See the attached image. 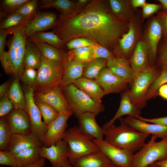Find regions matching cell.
I'll list each match as a JSON object with an SVG mask.
<instances>
[{
	"label": "cell",
	"mask_w": 167,
	"mask_h": 167,
	"mask_svg": "<svg viewBox=\"0 0 167 167\" xmlns=\"http://www.w3.org/2000/svg\"><path fill=\"white\" fill-rule=\"evenodd\" d=\"M129 22L115 14L104 2L94 0L71 13L61 14L51 28L63 43L83 38L108 49L127 31Z\"/></svg>",
	"instance_id": "obj_1"
},
{
	"label": "cell",
	"mask_w": 167,
	"mask_h": 167,
	"mask_svg": "<svg viewBox=\"0 0 167 167\" xmlns=\"http://www.w3.org/2000/svg\"><path fill=\"white\" fill-rule=\"evenodd\" d=\"M118 119L120 123L119 125L116 126L113 124L103 129L104 140L115 147L134 153L144 145L150 135L135 130L127 124L122 117Z\"/></svg>",
	"instance_id": "obj_2"
},
{
	"label": "cell",
	"mask_w": 167,
	"mask_h": 167,
	"mask_svg": "<svg viewBox=\"0 0 167 167\" xmlns=\"http://www.w3.org/2000/svg\"><path fill=\"white\" fill-rule=\"evenodd\" d=\"M67 61L51 60L42 54L41 65L33 88L34 92L46 93L59 86Z\"/></svg>",
	"instance_id": "obj_3"
},
{
	"label": "cell",
	"mask_w": 167,
	"mask_h": 167,
	"mask_svg": "<svg viewBox=\"0 0 167 167\" xmlns=\"http://www.w3.org/2000/svg\"><path fill=\"white\" fill-rule=\"evenodd\" d=\"M62 90L70 109L78 117L86 112L92 113L96 116L105 110L101 102L94 100L73 84Z\"/></svg>",
	"instance_id": "obj_4"
},
{
	"label": "cell",
	"mask_w": 167,
	"mask_h": 167,
	"mask_svg": "<svg viewBox=\"0 0 167 167\" xmlns=\"http://www.w3.org/2000/svg\"><path fill=\"white\" fill-rule=\"evenodd\" d=\"M26 25L15 26L6 29L8 34L13 35L8 45L9 49L8 52L13 69V74L15 78L19 79L24 70V58L27 41Z\"/></svg>",
	"instance_id": "obj_5"
},
{
	"label": "cell",
	"mask_w": 167,
	"mask_h": 167,
	"mask_svg": "<svg viewBox=\"0 0 167 167\" xmlns=\"http://www.w3.org/2000/svg\"><path fill=\"white\" fill-rule=\"evenodd\" d=\"M62 139L68 144V160L100 151L93 139L84 134L76 126L67 130Z\"/></svg>",
	"instance_id": "obj_6"
},
{
	"label": "cell",
	"mask_w": 167,
	"mask_h": 167,
	"mask_svg": "<svg viewBox=\"0 0 167 167\" xmlns=\"http://www.w3.org/2000/svg\"><path fill=\"white\" fill-rule=\"evenodd\" d=\"M161 71L156 65L135 75L131 89L128 90L129 96L132 103L140 110L146 105L145 96L148 89Z\"/></svg>",
	"instance_id": "obj_7"
},
{
	"label": "cell",
	"mask_w": 167,
	"mask_h": 167,
	"mask_svg": "<svg viewBox=\"0 0 167 167\" xmlns=\"http://www.w3.org/2000/svg\"><path fill=\"white\" fill-rule=\"evenodd\" d=\"M157 137L151 139L134 154L132 167H147L157 161L167 158V138L156 142Z\"/></svg>",
	"instance_id": "obj_8"
},
{
	"label": "cell",
	"mask_w": 167,
	"mask_h": 167,
	"mask_svg": "<svg viewBox=\"0 0 167 167\" xmlns=\"http://www.w3.org/2000/svg\"><path fill=\"white\" fill-rule=\"evenodd\" d=\"M26 98L24 110L28 114L31 122V133L40 141L47 131L48 126L41 120V114L34 101L33 88L23 85Z\"/></svg>",
	"instance_id": "obj_9"
},
{
	"label": "cell",
	"mask_w": 167,
	"mask_h": 167,
	"mask_svg": "<svg viewBox=\"0 0 167 167\" xmlns=\"http://www.w3.org/2000/svg\"><path fill=\"white\" fill-rule=\"evenodd\" d=\"M73 114L71 109L59 112L57 118L48 126L47 131L40 140L42 145L49 147L62 139L66 131L67 121Z\"/></svg>",
	"instance_id": "obj_10"
},
{
	"label": "cell",
	"mask_w": 167,
	"mask_h": 167,
	"mask_svg": "<svg viewBox=\"0 0 167 167\" xmlns=\"http://www.w3.org/2000/svg\"><path fill=\"white\" fill-rule=\"evenodd\" d=\"M95 80L102 89L105 95L120 93L130 86L128 80L115 75L106 67L101 71Z\"/></svg>",
	"instance_id": "obj_11"
},
{
	"label": "cell",
	"mask_w": 167,
	"mask_h": 167,
	"mask_svg": "<svg viewBox=\"0 0 167 167\" xmlns=\"http://www.w3.org/2000/svg\"><path fill=\"white\" fill-rule=\"evenodd\" d=\"M93 140L100 150L108 156L113 165L121 167H132L134 153L115 147L104 140Z\"/></svg>",
	"instance_id": "obj_12"
},
{
	"label": "cell",
	"mask_w": 167,
	"mask_h": 167,
	"mask_svg": "<svg viewBox=\"0 0 167 167\" xmlns=\"http://www.w3.org/2000/svg\"><path fill=\"white\" fill-rule=\"evenodd\" d=\"M162 31L161 25L156 17L149 24L146 31L145 41L148 49L149 62L151 66L156 62L158 45L161 39Z\"/></svg>",
	"instance_id": "obj_13"
},
{
	"label": "cell",
	"mask_w": 167,
	"mask_h": 167,
	"mask_svg": "<svg viewBox=\"0 0 167 167\" xmlns=\"http://www.w3.org/2000/svg\"><path fill=\"white\" fill-rule=\"evenodd\" d=\"M69 146L67 143L62 139L49 147L42 145L40 150L41 157L47 159L52 167H62L67 158Z\"/></svg>",
	"instance_id": "obj_14"
},
{
	"label": "cell",
	"mask_w": 167,
	"mask_h": 167,
	"mask_svg": "<svg viewBox=\"0 0 167 167\" xmlns=\"http://www.w3.org/2000/svg\"><path fill=\"white\" fill-rule=\"evenodd\" d=\"M62 88L58 86L46 93L34 92L36 102L46 103L51 105L59 112L71 109Z\"/></svg>",
	"instance_id": "obj_15"
},
{
	"label": "cell",
	"mask_w": 167,
	"mask_h": 167,
	"mask_svg": "<svg viewBox=\"0 0 167 167\" xmlns=\"http://www.w3.org/2000/svg\"><path fill=\"white\" fill-rule=\"evenodd\" d=\"M5 117L12 134L31 133L30 118L25 110L14 108Z\"/></svg>",
	"instance_id": "obj_16"
},
{
	"label": "cell",
	"mask_w": 167,
	"mask_h": 167,
	"mask_svg": "<svg viewBox=\"0 0 167 167\" xmlns=\"http://www.w3.org/2000/svg\"><path fill=\"white\" fill-rule=\"evenodd\" d=\"M139 34L138 26L133 19L129 22L127 31L122 35L118 41L120 51L118 58H130L137 43Z\"/></svg>",
	"instance_id": "obj_17"
},
{
	"label": "cell",
	"mask_w": 167,
	"mask_h": 167,
	"mask_svg": "<svg viewBox=\"0 0 167 167\" xmlns=\"http://www.w3.org/2000/svg\"><path fill=\"white\" fill-rule=\"evenodd\" d=\"M129 61L135 75L152 67L149 61L147 45L144 41L137 42Z\"/></svg>",
	"instance_id": "obj_18"
},
{
	"label": "cell",
	"mask_w": 167,
	"mask_h": 167,
	"mask_svg": "<svg viewBox=\"0 0 167 167\" xmlns=\"http://www.w3.org/2000/svg\"><path fill=\"white\" fill-rule=\"evenodd\" d=\"M125 122L135 130L143 133L152 135L164 139L167 138V126L154 123H149L132 116L124 118Z\"/></svg>",
	"instance_id": "obj_19"
},
{
	"label": "cell",
	"mask_w": 167,
	"mask_h": 167,
	"mask_svg": "<svg viewBox=\"0 0 167 167\" xmlns=\"http://www.w3.org/2000/svg\"><path fill=\"white\" fill-rule=\"evenodd\" d=\"M73 167H109L113 165L108 156L99 151L81 157L68 160Z\"/></svg>",
	"instance_id": "obj_20"
},
{
	"label": "cell",
	"mask_w": 167,
	"mask_h": 167,
	"mask_svg": "<svg viewBox=\"0 0 167 167\" xmlns=\"http://www.w3.org/2000/svg\"><path fill=\"white\" fill-rule=\"evenodd\" d=\"M94 113L86 112L80 115L78 118L79 121L80 130L85 135L93 139L104 140L103 130L97 124Z\"/></svg>",
	"instance_id": "obj_21"
},
{
	"label": "cell",
	"mask_w": 167,
	"mask_h": 167,
	"mask_svg": "<svg viewBox=\"0 0 167 167\" xmlns=\"http://www.w3.org/2000/svg\"><path fill=\"white\" fill-rule=\"evenodd\" d=\"M57 19V16L53 13L42 12L35 15L34 18L25 26L26 38L36 32H43L52 28Z\"/></svg>",
	"instance_id": "obj_22"
},
{
	"label": "cell",
	"mask_w": 167,
	"mask_h": 167,
	"mask_svg": "<svg viewBox=\"0 0 167 167\" xmlns=\"http://www.w3.org/2000/svg\"><path fill=\"white\" fill-rule=\"evenodd\" d=\"M42 145L41 142L31 133L28 135L14 133L12 134L6 151L15 155L30 147Z\"/></svg>",
	"instance_id": "obj_23"
},
{
	"label": "cell",
	"mask_w": 167,
	"mask_h": 167,
	"mask_svg": "<svg viewBox=\"0 0 167 167\" xmlns=\"http://www.w3.org/2000/svg\"><path fill=\"white\" fill-rule=\"evenodd\" d=\"M141 114V110L135 106L130 99L129 91H126L121 95L120 106L113 118L105 123L102 128L105 129L114 124L115 121L125 115H128L137 118Z\"/></svg>",
	"instance_id": "obj_24"
},
{
	"label": "cell",
	"mask_w": 167,
	"mask_h": 167,
	"mask_svg": "<svg viewBox=\"0 0 167 167\" xmlns=\"http://www.w3.org/2000/svg\"><path fill=\"white\" fill-rule=\"evenodd\" d=\"M106 66L114 74L128 80L131 86L135 75L129 60L116 57L113 59L108 60Z\"/></svg>",
	"instance_id": "obj_25"
},
{
	"label": "cell",
	"mask_w": 167,
	"mask_h": 167,
	"mask_svg": "<svg viewBox=\"0 0 167 167\" xmlns=\"http://www.w3.org/2000/svg\"><path fill=\"white\" fill-rule=\"evenodd\" d=\"M84 63L68 59L59 86L62 89L83 76Z\"/></svg>",
	"instance_id": "obj_26"
},
{
	"label": "cell",
	"mask_w": 167,
	"mask_h": 167,
	"mask_svg": "<svg viewBox=\"0 0 167 167\" xmlns=\"http://www.w3.org/2000/svg\"><path fill=\"white\" fill-rule=\"evenodd\" d=\"M73 84L97 101L101 102V99L105 95L102 89L95 80L82 77L75 80Z\"/></svg>",
	"instance_id": "obj_27"
},
{
	"label": "cell",
	"mask_w": 167,
	"mask_h": 167,
	"mask_svg": "<svg viewBox=\"0 0 167 167\" xmlns=\"http://www.w3.org/2000/svg\"><path fill=\"white\" fill-rule=\"evenodd\" d=\"M41 53L34 42L27 40L24 58V69H38L41 63Z\"/></svg>",
	"instance_id": "obj_28"
},
{
	"label": "cell",
	"mask_w": 167,
	"mask_h": 167,
	"mask_svg": "<svg viewBox=\"0 0 167 167\" xmlns=\"http://www.w3.org/2000/svg\"><path fill=\"white\" fill-rule=\"evenodd\" d=\"M19 81L18 79L15 78L11 83L6 94L13 104L14 108L24 110L26 105L25 96Z\"/></svg>",
	"instance_id": "obj_29"
},
{
	"label": "cell",
	"mask_w": 167,
	"mask_h": 167,
	"mask_svg": "<svg viewBox=\"0 0 167 167\" xmlns=\"http://www.w3.org/2000/svg\"><path fill=\"white\" fill-rule=\"evenodd\" d=\"M42 146L31 147L18 154L14 155L18 167L27 166L38 161L41 158L40 155V150Z\"/></svg>",
	"instance_id": "obj_30"
},
{
	"label": "cell",
	"mask_w": 167,
	"mask_h": 167,
	"mask_svg": "<svg viewBox=\"0 0 167 167\" xmlns=\"http://www.w3.org/2000/svg\"><path fill=\"white\" fill-rule=\"evenodd\" d=\"M109 3L111 10L118 17L128 22L133 19V14L128 1L110 0Z\"/></svg>",
	"instance_id": "obj_31"
},
{
	"label": "cell",
	"mask_w": 167,
	"mask_h": 167,
	"mask_svg": "<svg viewBox=\"0 0 167 167\" xmlns=\"http://www.w3.org/2000/svg\"><path fill=\"white\" fill-rule=\"evenodd\" d=\"M76 4L69 0H42L41 1V7L43 8H54L66 14L76 11Z\"/></svg>",
	"instance_id": "obj_32"
},
{
	"label": "cell",
	"mask_w": 167,
	"mask_h": 167,
	"mask_svg": "<svg viewBox=\"0 0 167 167\" xmlns=\"http://www.w3.org/2000/svg\"><path fill=\"white\" fill-rule=\"evenodd\" d=\"M27 40L32 42H44L55 48L61 47L63 44L62 41L53 31L36 32L29 36Z\"/></svg>",
	"instance_id": "obj_33"
},
{
	"label": "cell",
	"mask_w": 167,
	"mask_h": 167,
	"mask_svg": "<svg viewBox=\"0 0 167 167\" xmlns=\"http://www.w3.org/2000/svg\"><path fill=\"white\" fill-rule=\"evenodd\" d=\"M108 60L99 58L90 60L84 63L83 76L90 79H95L107 65Z\"/></svg>",
	"instance_id": "obj_34"
},
{
	"label": "cell",
	"mask_w": 167,
	"mask_h": 167,
	"mask_svg": "<svg viewBox=\"0 0 167 167\" xmlns=\"http://www.w3.org/2000/svg\"><path fill=\"white\" fill-rule=\"evenodd\" d=\"M37 46L41 54L47 58L53 60L66 61L68 57L56 48L44 42H33Z\"/></svg>",
	"instance_id": "obj_35"
},
{
	"label": "cell",
	"mask_w": 167,
	"mask_h": 167,
	"mask_svg": "<svg viewBox=\"0 0 167 167\" xmlns=\"http://www.w3.org/2000/svg\"><path fill=\"white\" fill-rule=\"evenodd\" d=\"M33 19L25 17L16 12L10 13L1 23L0 29H7L15 26L26 25Z\"/></svg>",
	"instance_id": "obj_36"
},
{
	"label": "cell",
	"mask_w": 167,
	"mask_h": 167,
	"mask_svg": "<svg viewBox=\"0 0 167 167\" xmlns=\"http://www.w3.org/2000/svg\"><path fill=\"white\" fill-rule=\"evenodd\" d=\"M167 83V70H162L159 75L148 89L145 96L146 101L156 98L158 95V91L159 88Z\"/></svg>",
	"instance_id": "obj_37"
},
{
	"label": "cell",
	"mask_w": 167,
	"mask_h": 167,
	"mask_svg": "<svg viewBox=\"0 0 167 167\" xmlns=\"http://www.w3.org/2000/svg\"><path fill=\"white\" fill-rule=\"evenodd\" d=\"M12 133L5 116L0 119V150L6 151L11 139Z\"/></svg>",
	"instance_id": "obj_38"
},
{
	"label": "cell",
	"mask_w": 167,
	"mask_h": 167,
	"mask_svg": "<svg viewBox=\"0 0 167 167\" xmlns=\"http://www.w3.org/2000/svg\"><path fill=\"white\" fill-rule=\"evenodd\" d=\"M36 103L43 118L44 122L49 126L57 118L59 112L47 103L38 102Z\"/></svg>",
	"instance_id": "obj_39"
},
{
	"label": "cell",
	"mask_w": 167,
	"mask_h": 167,
	"mask_svg": "<svg viewBox=\"0 0 167 167\" xmlns=\"http://www.w3.org/2000/svg\"><path fill=\"white\" fill-rule=\"evenodd\" d=\"M89 47L91 53L90 61L99 58L108 61L116 58L108 49L96 43Z\"/></svg>",
	"instance_id": "obj_40"
},
{
	"label": "cell",
	"mask_w": 167,
	"mask_h": 167,
	"mask_svg": "<svg viewBox=\"0 0 167 167\" xmlns=\"http://www.w3.org/2000/svg\"><path fill=\"white\" fill-rule=\"evenodd\" d=\"M37 2L38 1L36 0H29L15 12L25 17L33 19L35 16V14Z\"/></svg>",
	"instance_id": "obj_41"
},
{
	"label": "cell",
	"mask_w": 167,
	"mask_h": 167,
	"mask_svg": "<svg viewBox=\"0 0 167 167\" xmlns=\"http://www.w3.org/2000/svg\"><path fill=\"white\" fill-rule=\"evenodd\" d=\"M164 38L158 51L156 62L161 70H167V38Z\"/></svg>",
	"instance_id": "obj_42"
},
{
	"label": "cell",
	"mask_w": 167,
	"mask_h": 167,
	"mask_svg": "<svg viewBox=\"0 0 167 167\" xmlns=\"http://www.w3.org/2000/svg\"><path fill=\"white\" fill-rule=\"evenodd\" d=\"M74 55L68 57L69 59H72L85 63L90 61V49L89 47H82L73 49Z\"/></svg>",
	"instance_id": "obj_43"
},
{
	"label": "cell",
	"mask_w": 167,
	"mask_h": 167,
	"mask_svg": "<svg viewBox=\"0 0 167 167\" xmlns=\"http://www.w3.org/2000/svg\"><path fill=\"white\" fill-rule=\"evenodd\" d=\"M37 71L35 69L28 68L24 69L19 80L23 83L24 86L33 88L36 81Z\"/></svg>",
	"instance_id": "obj_44"
},
{
	"label": "cell",
	"mask_w": 167,
	"mask_h": 167,
	"mask_svg": "<svg viewBox=\"0 0 167 167\" xmlns=\"http://www.w3.org/2000/svg\"><path fill=\"white\" fill-rule=\"evenodd\" d=\"M0 164L11 167H18L15 156L6 151H0Z\"/></svg>",
	"instance_id": "obj_45"
},
{
	"label": "cell",
	"mask_w": 167,
	"mask_h": 167,
	"mask_svg": "<svg viewBox=\"0 0 167 167\" xmlns=\"http://www.w3.org/2000/svg\"><path fill=\"white\" fill-rule=\"evenodd\" d=\"M95 43L87 39L78 38L71 40L66 45L68 49H72L82 47H90Z\"/></svg>",
	"instance_id": "obj_46"
},
{
	"label": "cell",
	"mask_w": 167,
	"mask_h": 167,
	"mask_svg": "<svg viewBox=\"0 0 167 167\" xmlns=\"http://www.w3.org/2000/svg\"><path fill=\"white\" fill-rule=\"evenodd\" d=\"M29 0H4L3 5L5 9L10 13L15 12Z\"/></svg>",
	"instance_id": "obj_47"
},
{
	"label": "cell",
	"mask_w": 167,
	"mask_h": 167,
	"mask_svg": "<svg viewBox=\"0 0 167 167\" xmlns=\"http://www.w3.org/2000/svg\"><path fill=\"white\" fill-rule=\"evenodd\" d=\"M0 117L6 116L14 108L13 105L6 94L0 98Z\"/></svg>",
	"instance_id": "obj_48"
},
{
	"label": "cell",
	"mask_w": 167,
	"mask_h": 167,
	"mask_svg": "<svg viewBox=\"0 0 167 167\" xmlns=\"http://www.w3.org/2000/svg\"><path fill=\"white\" fill-rule=\"evenodd\" d=\"M162 8L161 4L146 3L142 6V17L146 18Z\"/></svg>",
	"instance_id": "obj_49"
},
{
	"label": "cell",
	"mask_w": 167,
	"mask_h": 167,
	"mask_svg": "<svg viewBox=\"0 0 167 167\" xmlns=\"http://www.w3.org/2000/svg\"><path fill=\"white\" fill-rule=\"evenodd\" d=\"M1 65L5 72L7 74H13V69L8 51L5 52L0 57Z\"/></svg>",
	"instance_id": "obj_50"
},
{
	"label": "cell",
	"mask_w": 167,
	"mask_h": 167,
	"mask_svg": "<svg viewBox=\"0 0 167 167\" xmlns=\"http://www.w3.org/2000/svg\"><path fill=\"white\" fill-rule=\"evenodd\" d=\"M159 22L162 29L164 38H167V12L162 11L158 12L156 17Z\"/></svg>",
	"instance_id": "obj_51"
},
{
	"label": "cell",
	"mask_w": 167,
	"mask_h": 167,
	"mask_svg": "<svg viewBox=\"0 0 167 167\" xmlns=\"http://www.w3.org/2000/svg\"><path fill=\"white\" fill-rule=\"evenodd\" d=\"M137 118L145 122L158 124L167 126V116L149 119L143 118L139 116Z\"/></svg>",
	"instance_id": "obj_52"
},
{
	"label": "cell",
	"mask_w": 167,
	"mask_h": 167,
	"mask_svg": "<svg viewBox=\"0 0 167 167\" xmlns=\"http://www.w3.org/2000/svg\"><path fill=\"white\" fill-rule=\"evenodd\" d=\"M8 33L6 29H0V57L5 52L4 50L6 37Z\"/></svg>",
	"instance_id": "obj_53"
},
{
	"label": "cell",
	"mask_w": 167,
	"mask_h": 167,
	"mask_svg": "<svg viewBox=\"0 0 167 167\" xmlns=\"http://www.w3.org/2000/svg\"><path fill=\"white\" fill-rule=\"evenodd\" d=\"M11 84V81L10 80H8L4 83L0 85V98L6 95Z\"/></svg>",
	"instance_id": "obj_54"
},
{
	"label": "cell",
	"mask_w": 167,
	"mask_h": 167,
	"mask_svg": "<svg viewBox=\"0 0 167 167\" xmlns=\"http://www.w3.org/2000/svg\"><path fill=\"white\" fill-rule=\"evenodd\" d=\"M158 94L162 98L167 100V84L162 85L159 88Z\"/></svg>",
	"instance_id": "obj_55"
},
{
	"label": "cell",
	"mask_w": 167,
	"mask_h": 167,
	"mask_svg": "<svg viewBox=\"0 0 167 167\" xmlns=\"http://www.w3.org/2000/svg\"><path fill=\"white\" fill-rule=\"evenodd\" d=\"M45 159L44 157H41L38 161L35 163L23 167H42L45 165ZM0 167H3L0 166Z\"/></svg>",
	"instance_id": "obj_56"
},
{
	"label": "cell",
	"mask_w": 167,
	"mask_h": 167,
	"mask_svg": "<svg viewBox=\"0 0 167 167\" xmlns=\"http://www.w3.org/2000/svg\"><path fill=\"white\" fill-rule=\"evenodd\" d=\"M145 0H132L131 1V3L134 8L143 6L146 3Z\"/></svg>",
	"instance_id": "obj_57"
},
{
	"label": "cell",
	"mask_w": 167,
	"mask_h": 167,
	"mask_svg": "<svg viewBox=\"0 0 167 167\" xmlns=\"http://www.w3.org/2000/svg\"><path fill=\"white\" fill-rule=\"evenodd\" d=\"M159 167H167V158L155 162Z\"/></svg>",
	"instance_id": "obj_58"
},
{
	"label": "cell",
	"mask_w": 167,
	"mask_h": 167,
	"mask_svg": "<svg viewBox=\"0 0 167 167\" xmlns=\"http://www.w3.org/2000/svg\"><path fill=\"white\" fill-rule=\"evenodd\" d=\"M161 5L163 11L167 12V0H158Z\"/></svg>",
	"instance_id": "obj_59"
},
{
	"label": "cell",
	"mask_w": 167,
	"mask_h": 167,
	"mask_svg": "<svg viewBox=\"0 0 167 167\" xmlns=\"http://www.w3.org/2000/svg\"><path fill=\"white\" fill-rule=\"evenodd\" d=\"M88 0H79L77 3L76 4L77 7L78 6H84V5L86 3H87L88 2Z\"/></svg>",
	"instance_id": "obj_60"
},
{
	"label": "cell",
	"mask_w": 167,
	"mask_h": 167,
	"mask_svg": "<svg viewBox=\"0 0 167 167\" xmlns=\"http://www.w3.org/2000/svg\"><path fill=\"white\" fill-rule=\"evenodd\" d=\"M62 167H73L69 162L68 158H67L64 163Z\"/></svg>",
	"instance_id": "obj_61"
},
{
	"label": "cell",
	"mask_w": 167,
	"mask_h": 167,
	"mask_svg": "<svg viewBox=\"0 0 167 167\" xmlns=\"http://www.w3.org/2000/svg\"><path fill=\"white\" fill-rule=\"evenodd\" d=\"M147 167H159L157 165H156L155 163H153Z\"/></svg>",
	"instance_id": "obj_62"
},
{
	"label": "cell",
	"mask_w": 167,
	"mask_h": 167,
	"mask_svg": "<svg viewBox=\"0 0 167 167\" xmlns=\"http://www.w3.org/2000/svg\"><path fill=\"white\" fill-rule=\"evenodd\" d=\"M116 165H112L109 167H116Z\"/></svg>",
	"instance_id": "obj_63"
},
{
	"label": "cell",
	"mask_w": 167,
	"mask_h": 167,
	"mask_svg": "<svg viewBox=\"0 0 167 167\" xmlns=\"http://www.w3.org/2000/svg\"><path fill=\"white\" fill-rule=\"evenodd\" d=\"M116 167H121L119 166H116Z\"/></svg>",
	"instance_id": "obj_64"
}]
</instances>
